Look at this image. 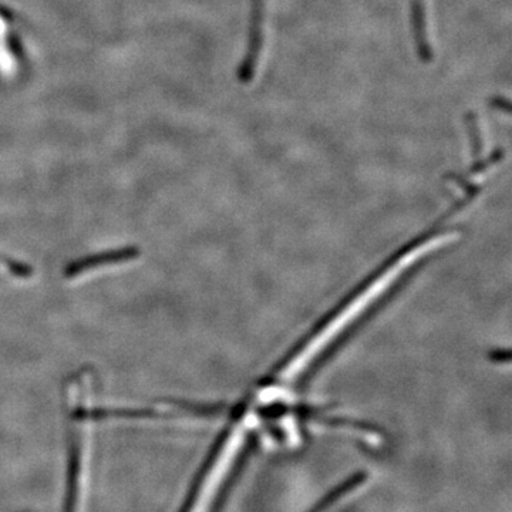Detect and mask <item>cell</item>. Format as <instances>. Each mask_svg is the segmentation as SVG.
Wrapping results in <instances>:
<instances>
[{"mask_svg": "<svg viewBox=\"0 0 512 512\" xmlns=\"http://www.w3.org/2000/svg\"><path fill=\"white\" fill-rule=\"evenodd\" d=\"M498 107H500V109H504L505 111H511L512 113V103H504V101H498Z\"/></svg>", "mask_w": 512, "mask_h": 512, "instance_id": "5b68a950", "label": "cell"}, {"mask_svg": "<svg viewBox=\"0 0 512 512\" xmlns=\"http://www.w3.org/2000/svg\"><path fill=\"white\" fill-rule=\"evenodd\" d=\"M265 47V0H251L247 52L239 63L237 79L241 84L254 82Z\"/></svg>", "mask_w": 512, "mask_h": 512, "instance_id": "6da1fadb", "label": "cell"}, {"mask_svg": "<svg viewBox=\"0 0 512 512\" xmlns=\"http://www.w3.org/2000/svg\"><path fill=\"white\" fill-rule=\"evenodd\" d=\"M412 28L417 55L423 63L433 60L434 52L431 46L430 18L427 0H412Z\"/></svg>", "mask_w": 512, "mask_h": 512, "instance_id": "3957f363", "label": "cell"}, {"mask_svg": "<svg viewBox=\"0 0 512 512\" xmlns=\"http://www.w3.org/2000/svg\"><path fill=\"white\" fill-rule=\"evenodd\" d=\"M138 255H140V251H138L136 247L111 249V251L100 252V254L87 255L84 256V258L70 262V264L64 268V278L73 279L86 274V272L94 271V269L133 261Z\"/></svg>", "mask_w": 512, "mask_h": 512, "instance_id": "7a4b0ae2", "label": "cell"}, {"mask_svg": "<svg viewBox=\"0 0 512 512\" xmlns=\"http://www.w3.org/2000/svg\"><path fill=\"white\" fill-rule=\"evenodd\" d=\"M5 265L10 274L19 276V278H29V276H32V268L25 264V262L13 261L12 259V261H6Z\"/></svg>", "mask_w": 512, "mask_h": 512, "instance_id": "277c9868", "label": "cell"}]
</instances>
